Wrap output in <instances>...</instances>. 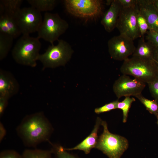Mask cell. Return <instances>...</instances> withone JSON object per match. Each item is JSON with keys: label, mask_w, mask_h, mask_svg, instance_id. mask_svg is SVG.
<instances>
[{"label": "cell", "mask_w": 158, "mask_h": 158, "mask_svg": "<svg viewBox=\"0 0 158 158\" xmlns=\"http://www.w3.org/2000/svg\"><path fill=\"white\" fill-rule=\"evenodd\" d=\"M19 131L24 140L34 145L47 140L51 130L50 124L41 113L28 116L21 124Z\"/></svg>", "instance_id": "obj_1"}, {"label": "cell", "mask_w": 158, "mask_h": 158, "mask_svg": "<svg viewBox=\"0 0 158 158\" xmlns=\"http://www.w3.org/2000/svg\"><path fill=\"white\" fill-rule=\"evenodd\" d=\"M120 71L123 74L132 76L147 84L158 78V66L153 59L132 56L123 61Z\"/></svg>", "instance_id": "obj_2"}, {"label": "cell", "mask_w": 158, "mask_h": 158, "mask_svg": "<svg viewBox=\"0 0 158 158\" xmlns=\"http://www.w3.org/2000/svg\"><path fill=\"white\" fill-rule=\"evenodd\" d=\"M41 47V43L38 38L23 35L12 49L13 58L19 64L35 67L37 65Z\"/></svg>", "instance_id": "obj_3"}, {"label": "cell", "mask_w": 158, "mask_h": 158, "mask_svg": "<svg viewBox=\"0 0 158 158\" xmlns=\"http://www.w3.org/2000/svg\"><path fill=\"white\" fill-rule=\"evenodd\" d=\"M101 125L103 131L98 138L95 148L109 158H120L128 148V140L123 136L110 133L106 121L102 120Z\"/></svg>", "instance_id": "obj_4"}, {"label": "cell", "mask_w": 158, "mask_h": 158, "mask_svg": "<svg viewBox=\"0 0 158 158\" xmlns=\"http://www.w3.org/2000/svg\"><path fill=\"white\" fill-rule=\"evenodd\" d=\"M65 8L70 14L86 21L95 20L103 15L101 0H65Z\"/></svg>", "instance_id": "obj_5"}, {"label": "cell", "mask_w": 158, "mask_h": 158, "mask_svg": "<svg viewBox=\"0 0 158 158\" xmlns=\"http://www.w3.org/2000/svg\"><path fill=\"white\" fill-rule=\"evenodd\" d=\"M58 41L57 44L50 45L44 53L39 55L38 60L42 63L44 68L64 66L71 59L73 52L71 46L63 40Z\"/></svg>", "instance_id": "obj_6"}, {"label": "cell", "mask_w": 158, "mask_h": 158, "mask_svg": "<svg viewBox=\"0 0 158 158\" xmlns=\"http://www.w3.org/2000/svg\"><path fill=\"white\" fill-rule=\"evenodd\" d=\"M69 27L68 22L57 13L46 12L37 31V37L42 38L54 44L59 37L67 30Z\"/></svg>", "instance_id": "obj_7"}, {"label": "cell", "mask_w": 158, "mask_h": 158, "mask_svg": "<svg viewBox=\"0 0 158 158\" xmlns=\"http://www.w3.org/2000/svg\"><path fill=\"white\" fill-rule=\"evenodd\" d=\"M138 11L137 3L134 7H122L116 27L120 34L126 36L133 40L141 37L137 21Z\"/></svg>", "instance_id": "obj_8"}, {"label": "cell", "mask_w": 158, "mask_h": 158, "mask_svg": "<svg viewBox=\"0 0 158 158\" xmlns=\"http://www.w3.org/2000/svg\"><path fill=\"white\" fill-rule=\"evenodd\" d=\"M108 47L111 58L120 61H124L132 55L136 48L133 40L120 34L109 40Z\"/></svg>", "instance_id": "obj_9"}, {"label": "cell", "mask_w": 158, "mask_h": 158, "mask_svg": "<svg viewBox=\"0 0 158 158\" xmlns=\"http://www.w3.org/2000/svg\"><path fill=\"white\" fill-rule=\"evenodd\" d=\"M16 18L23 35L37 32L43 20L41 12L31 6L21 8Z\"/></svg>", "instance_id": "obj_10"}, {"label": "cell", "mask_w": 158, "mask_h": 158, "mask_svg": "<svg viewBox=\"0 0 158 158\" xmlns=\"http://www.w3.org/2000/svg\"><path fill=\"white\" fill-rule=\"evenodd\" d=\"M145 86L146 83L141 80L123 74L115 81L113 89L119 99L124 96L135 97L141 94Z\"/></svg>", "instance_id": "obj_11"}, {"label": "cell", "mask_w": 158, "mask_h": 158, "mask_svg": "<svg viewBox=\"0 0 158 158\" xmlns=\"http://www.w3.org/2000/svg\"><path fill=\"white\" fill-rule=\"evenodd\" d=\"M139 11L146 20L149 30L158 32V11L153 0H137Z\"/></svg>", "instance_id": "obj_12"}, {"label": "cell", "mask_w": 158, "mask_h": 158, "mask_svg": "<svg viewBox=\"0 0 158 158\" xmlns=\"http://www.w3.org/2000/svg\"><path fill=\"white\" fill-rule=\"evenodd\" d=\"M19 89L18 82L10 73L0 71V97L9 99L17 93Z\"/></svg>", "instance_id": "obj_13"}, {"label": "cell", "mask_w": 158, "mask_h": 158, "mask_svg": "<svg viewBox=\"0 0 158 158\" xmlns=\"http://www.w3.org/2000/svg\"><path fill=\"white\" fill-rule=\"evenodd\" d=\"M121 8L118 0H111L109 8L103 14L101 21L107 32H111L116 28Z\"/></svg>", "instance_id": "obj_14"}, {"label": "cell", "mask_w": 158, "mask_h": 158, "mask_svg": "<svg viewBox=\"0 0 158 158\" xmlns=\"http://www.w3.org/2000/svg\"><path fill=\"white\" fill-rule=\"evenodd\" d=\"M102 121L100 118L97 117L93 129L89 135L74 147L65 149L67 151L78 150L83 151L86 154H89L92 149L95 148L97 144L99 138L98 132Z\"/></svg>", "instance_id": "obj_15"}, {"label": "cell", "mask_w": 158, "mask_h": 158, "mask_svg": "<svg viewBox=\"0 0 158 158\" xmlns=\"http://www.w3.org/2000/svg\"><path fill=\"white\" fill-rule=\"evenodd\" d=\"M0 32L10 35L14 39L22 34L15 17L6 13L0 15Z\"/></svg>", "instance_id": "obj_16"}, {"label": "cell", "mask_w": 158, "mask_h": 158, "mask_svg": "<svg viewBox=\"0 0 158 158\" xmlns=\"http://www.w3.org/2000/svg\"><path fill=\"white\" fill-rule=\"evenodd\" d=\"M155 48L144 37H141L138 41L132 56L145 59H153Z\"/></svg>", "instance_id": "obj_17"}, {"label": "cell", "mask_w": 158, "mask_h": 158, "mask_svg": "<svg viewBox=\"0 0 158 158\" xmlns=\"http://www.w3.org/2000/svg\"><path fill=\"white\" fill-rule=\"evenodd\" d=\"M23 2L22 0H0V15L6 13L16 17Z\"/></svg>", "instance_id": "obj_18"}, {"label": "cell", "mask_w": 158, "mask_h": 158, "mask_svg": "<svg viewBox=\"0 0 158 158\" xmlns=\"http://www.w3.org/2000/svg\"><path fill=\"white\" fill-rule=\"evenodd\" d=\"M27 1L31 7L40 12L53 10L58 2L56 0H28Z\"/></svg>", "instance_id": "obj_19"}, {"label": "cell", "mask_w": 158, "mask_h": 158, "mask_svg": "<svg viewBox=\"0 0 158 158\" xmlns=\"http://www.w3.org/2000/svg\"><path fill=\"white\" fill-rule=\"evenodd\" d=\"M14 39L11 36L0 32V60L5 58L12 47Z\"/></svg>", "instance_id": "obj_20"}, {"label": "cell", "mask_w": 158, "mask_h": 158, "mask_svg": "<svg viewBox=\"0 0 158 158\" xmlns=\"http://www.w3.org/2000/svg\"><path fill=\"white\" fill-rule=\"evenodd\" d=\"M52 152L39 150L27 149L23 152V158H52Z\"/></svg>", "instance_id": "obj_21"}, {"label": "cell", "mask_w": 158, "mask_h": 158, "mask_svg": "<svg viewBox=\"0 0 158 158\" xmlns=\"http://www.w3.org/2000/svg\"><path fill=\"white\" fill-rule=\"evenodd\" d=\"M145 106L149 113L156 116L158 114V103L155 100H151L144 97L141 94L135 96Z\"/></svg>", "instance_id": "obj_22"}, {"label": "cell", "mask_w": 158, "mask_h": 158, "mask_svg": "<svg viewBox=\"0 0 158 158\" xmlns=\"http://www.w3.org/2000/svg\"><path fill=\"white\" fill-rule=\"evenodd\" d=\"M135 101V99L130 96L125 97L124 99L121 102H118L117 104V109H121L123 114V122L127 121L128 114L132 103Z\"/></svg>", "instance_id": "obj_23"}, {"label": "cell", "mask_w": 158, "mask_h": 158, "mask_svg": "<svg viewBox=\"0 0 158 158\" xmlns=\"http://www.w3.org/2000/svg\"><path fill=\"white\" fill-rule=\"evenodd\" d=\"M137 21L141 37H144V35L146 34L149 30V28L146 20L139 12L138 8L137 16Z\"/></svg>", "instance_id": "obj_24"}, {"label": "cell", "mask_w": 158, "mask_h": 158, "mask_svg": "<svg viewBox=\"0 0 158 158\" xmlns=\"http://www.w3.org/2000/svg\"><path fill=\"white\" fill-rule=\"evenodd\" d=\"M118 102V99L116 100L106 104L101 107L96 108L95 109V112L99 114L117 109V104Z\"/></svg>", "instance_id": "obj_25"}, {"label": "cell", "mask_w": 158, "mask_h": 158, "mask_svg": "<svg viewBox=\"0 0 158 158\" xmlns=\"http://www.w3.org/2000/svg\"><path fill=\"white\" fill-rule=\"evenodd\" d=\"M146 39L155 49H158V32L149 30L146 33Z\"/></svg>", "instance_id": "obj_26"}, {"label": "cell", "mask_w": 158, "mask_h": 158, "mask_svg": "<svg viewBox=\"0 0 158 158\" xmlns=\"http://www.w3.org/2000/svg\"><path fill=\"white\" fill-rule=\"evenodd\" d=\"M52 152L55 155L56 158H69V153L62 146L55 147Z\"/></svg>", "instance_id": "obj_27"}, {"label": "cell", "mask_w": 158, "mask_h": 158, "mask_svg": "<svg viewBox=\"0 0 158 158\" xmlns=\"http://www.w3.org/2000/svg\"><path fill=\"white\" fill-rule=\"evenodd\" d=\"M148 85L152 96L158 103V78Z\"/></svg>", "instance_id": "obj_28"}, {"label": "cell", "mask_w": 158, "mask_h": 158, "mask_svg": "<svg viewBox=\"0 0 158 158\" xmlns=\"http://www.w3.org/2000/svg\"><path fill=\"white\" fill-rule=\"evenodd\" d=\"M0 158H23L22 155L13 150H6L1 152Z\"/></svg>", "instance_id": "obj_29"}, {"label": "cell", "mask_w": 158, "mask_h": 158, "mask_svg": "<svg viewBox=\"0 0 158 158\" xmlns=\"http://www.w3.org/2000/svg\"><path fill=\"white\" fill-rule=\"evenodd\" d=\"M122 7L130 8L135 6L137 3V0H118Z\"/></svg>", "instance_id": "obj_30"}, {"label": "cell", "mask_w": 158, "mask_h": 158, "mask_svg": "<svg viewBox=\"0 0 158 158\" xmlns=\"http://www.w3.org/2000/svg\"><path fill=\"white\" fill-rule=\"evenodd\" d=\"M8 99L3 97H0V115L1 116L7 105Z\"/></svg>", "instance_id": "obj_31"}, {"label": "cell", "mask_w": 158, "mask_h": 158, "mask_svg": "<svg viewBox=\"0 0 158 158\" xmlns=\"http://www.w3.org/2000/svg\"><path fill=\"white\" fill-rule=\"evenodd\" d=\"M6 133V130L1 123H0V141L2 140Z\"/></svg>", "instance_id": "obj_32"}, {"label": "cell", "mask_w": 158, "mask_h": 158, "mask_svg": "<svg viewBox=\"0 0 158 158\" xmlns=\"http://www.w3.org/2000/svg\"><path fill=\"white\" fill-rule=\"evenodd\" d=\"M153 59L158 66V49H155Z\"/></svg>", "instance_id": "obj_33"}, {"label": "cell", "mask_w": 158, "mask_h": 158, "mask_svg": "<svg viewBox=\"0 0 158 158\" xmlns=\"http://www.w3.org/2000/svg\"><path fill=\"white\" fill-rule=\"evenodd\" d=\"M153 4L158 11V0H153Z\"/></svg>", "instance_id": "obj_34"}, {"label": "cell", "mask_w": 158, "mask_h": 158, "mask_svg": "<svg viewBox=\"0 0 158 158\" xmlns=\"http://www.w3.org/2000/svg\"><path fill=\"white\" fill-rule=\"evenodd\" d=\"M157 118V124L158 126V114H157V116H156Z\"/></svg>", "instance_id": "obj_35"}]
</instances>
